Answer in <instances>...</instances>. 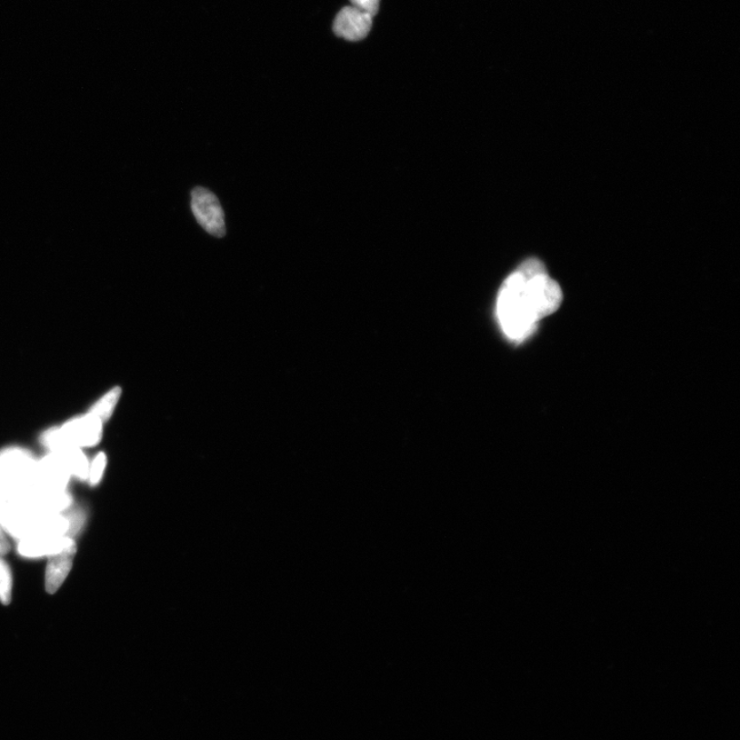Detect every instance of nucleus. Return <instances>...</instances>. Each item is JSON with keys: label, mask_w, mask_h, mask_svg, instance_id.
Segmentation results:
<instances>
[{"label": "nucleus", "mask_w": 740, "mask_h": 740, "mask_svg": "<svg viewBox=\"0 0 740 740\" xmlns=\"http://www.w3.org/2000/svg\"><path fill=\"white\" fill-rule=\"evenodd\" d=\"M563 293L537 258L526 259L504 281L495 304V316L510 341L523 343L538 322L560 308Z\"/></svg>", "instance_id": "obj_1"}, {"label": "nucleus", "mask_w": 740, "mask_h": 740, "mask_svg": "<svg viewBox=\"0 0 740 740\" xmlns=\"http://www.w3.org/2000/svg\"><path fill=\"white\" fill-rule=\"evenodd\" d=\"M191 206L196 222L205 231L216 238L225 237V212L214 193L201 186L194 188Z\"/></svg>", "instance_id": "obj_2"}, {"label": "nucleus", "mask_w": 740, "mask_h": 740, "mask_svg": "<svg viewBox=\"0 0 740 740\" xmlns=\"http://www.w3.org/2000/svg\"><path fill=\"white\" fill-rule=\"evenodd\" d=\"M373 18L372 15L355 6H345L336 15L334 33L349 42L362 41L372 30Z\"/></svg>", "instance_id": "obj_3"}, {"label": "nucleus", "mask_w": 740, "mask_h": 740, "mask_svg": "<svg viewBox=\"0 0 740 740\" xmlns=\"http://www.w3.org/2000/svg\"><path fill=\"white\" fill-rule=\"evenodd\" d=\"M75 554V542L72 540L59 553L48 557L49 560L45 569L46 593L54 595L65 584L70 571H72Z\"/></svg>", "instance_id": "obj_4"}, {"label": "nucleus", "mask_w": 740, "mask_h": 740, "mask_svg": "<svg viewBox=\"0 0 740 740\" xmlns=\"http://www.w3.org/2000/svg\"><path fill=\"white\" fill-rule=\"evenodd\" d=\"M102 424L95 416L86 415L68 422L61 429L70 445L76 447L96 445L102 436Z\"/></svg>", "instance_id": "obj_5"}, {"label": "nucleus", "mask_w": 740, "mask_h": 740, "mask_svg": "<svg viewBox=\"0 0 740 740\" xmlns=\"http://www.w3.org/2000/svg\"><path fill=\"white\" fill-rule=\"evenodd\" d=\"M67 536H42L20 540L18 553L25 557L51 556L69 545Z\"/></svg>", "instance_id": "obj_6"}, {"label": "nucleus", "mask_w": 740, "mask_h": 740, "mask_svg": "<svg viewBox=\"0 0 740 740\" xmlns=\"http://www.w3.org/2000/svg\"><path fill=\"white\" fill-rule=\"evenodd\" d=\"M54 455H56L63 463V465L66 467L70 475H75L80 479L89 477L90 465L85 455L80 451V448L68 445L54 452Z\"/></svg>", "instance_id": "obj_7"}, {"label": "nucleus", "mask_w": 740, "mask_h": 740, "mask_svg": "<svg viewBox=\"0 0 740 740\" xmlns=\"http://www.w3.org/2000/svg\"><path fill=\"white\" fill-rule=\"evenodd\" d=\"M122 390L119 387L109 391L98 403L91 408L90 415L95 416L101 423L107 421L114 413L119 401Z\"/></svg>", "instance_id": "obj_8"}, {"label": "nucleus", "mask_w": 740, "mask_h": 740, "mask_svg": "<svg viewBox=\"0 0 740 740\" xmlns=\"http://www.w3.org/2000/svg\"><path fill=\"white\" fill-rule=\"evenodd\" d=\"M13 578L9 565L0 557V602L7 605L12 601Z\"/></svg>", "instance_id": "obj_9"}, {"label": "nucleus", "mask_w": 740, "mask_h": 740, "mask_svg": "<svg viewBox=\"0 0 740 740\" xmlns=\"http://www.w3.org/2000/svg\"><path fill=\"white\" fill-rule=\"evenodd\" d=\"M106 466V456L104 453L99 454L95 459H94L92 465L90 466L89 470V480L92 485H96L101 482L102 476H104L105 470Z\"/></svg>", "instance_id": "obj_10"}, {"label": "nucleus", "mask_w": 740, "mask_h": 740, "mask_svg": "<svg viewBox=\"0 0 740 740\" xmlns=\"http://www.w3.org/2000/svg\"><path fill=\"white\" fill-rule=\"evenodd\" d=\"M353 6L372 15L373 17L379 12L380 0H350Z\"/></svg>", "instance_id": "obj_11"}, {"label": "nucleus", "mask_w": 740, "mask_h": 740, "mask_svg": "<svg viewBox=\"0 0 740 740\" xmlns=\"http://www.w3.org/2000/svg\"><path fill=\"white\" fill-rule=\"evenodd\" d=\"M10 550L11 545L9 540L6 539L2 527H0V557H3L4 555L9 554Z\"/></svg>", "instance_id": "obj_12"}]
</instances>
